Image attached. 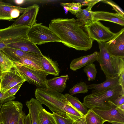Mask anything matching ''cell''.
<instances>
[{"label":"cell","instance_id":"16","mask_svg":"<svg viewBox=\"0 0 124 124\" xmlns=\"http://www.w3.org/2000/svg\"><path fill=\"white\" fill-rule=\"evenodd\" d=\"M91 13L93 21H105L124 26V16L121 14L103 11H92Z\"/></svg>","mask_w":124,"mask_h":124},{"label":"cell","instance_id":"29","mask_svg":"<svg viewBox=\"0 0 124 124\" xmlns=\"http://www.w3.org/2000/svg\"><path fill=\"white\" fill-rule=\"evenodd\" d=\"M53 114L56 124H72L74 121L65 113L57 112Z\"/></svg>","mask_w":124,"mask_h":124},{"label":"cell","instance_id":"33","mask_svg":"<svg viewBox=\"0 0 124 124\" xmlns=\"http://www.w3.org/2000/svg\"><path fill=\"white\" fill-rule=\"evenodd\" d=\"M61 5L63 7L67 6L68 8V11L72 14L76 15L81 10L82 7L81 3L79 2L76 3H61Z\"/></svg>","mask_w":124,"mask_h":124},{"label":"cell","instance_id":"20","mask_svg":"<svg viewBox=\"0 0 124 124\" xmlns=\"http://www.w3.org/2000/svg\"><path fill=\"white\" fill-rule=\"evenodd\" d=\"M6 47L18 49L25 52L42 54L36 45L29 39L11 44L7 45Z\"/></svg>","mask_w":124,"mask_h":124},{"label":"cell","instance_id":"32","mask_svg":"<svg viewBox=\"0 0 124 124\" xmlns=\"http://www.w3.org/2000/svg\"><path fill=\"white\" fill-rule=\"evenodd\" d=\"M84 70L87 75L89 81H93L95 79L97 71L95 64L91 63L85 66Z\"/></svg>","mask_w":124,"mask_h":124},{"label":"cell","instance_id":"22","mask_svg":"<svg viewBox=\"0 0 124 124\" xmlns=\"http://www.w3.org/2000/svg\"><path fill=\"white\" fill-rule=\"evenodd\" d=\"M69 79V76L67 74L55 77L47 80L46 85L47 87L61 93L64 91L66 87L67 81Z\"/></svg>","mask_w":124,"mask_h":124},{"label":"cell","instance_id":"38","mask_svg":"<svg viewBox=\"0 0 124 124\" xmlns=\"http://www.w3.org/2000/svg\"><path fill=\"white\" fill-rule=\"evenodd\" d=\"M114 103L117 107L124 104V95H120L115 100Z\"/></svg>","mask_w":124,"mask_h":124},{"label":"cell","instance_id":"30","mask_svg":"<svg viewBox=\"0 0 124 124\" xmlns=\"http://www.w3.org/2000/svg\"><path fill=\"white\" fill-rule=\"evenodd\" d=\"M14 63L22 65L32 69L43 70L40 64L27 58H21L17 61Z\"/></svg>","mask_w":124,"mask_h":124},{"label":"cell","instance_id":"21","mask_svg":"<svg viewBox=\"0 0 124 124\" xmlns=\"http://www.w3.org/2000/svg\"><path fill=\"white\" fill-rule=\"evenodd\" d=\"M120 84L119 77H117L106 78L105 81L101 83L93 84L87 85L88 89L92 90V93H95L109 89Z\"/></svg>","mask_w":124,"mask_h":124},{"label":"cell","instance_id":"49","mask_svg":"<svg viewBox=\"0 0 124 124\" xmlns=\"http://www.w3.org/2000/svg\"></svg>","mask_w":124,"mask_h":124},{"label":"cell","instance_id":"1","mask_svg":"<svg viewBox=\"0 0 124 124\" xmlns=\"http://www.w3.org/2000/svg\"><path fill=\"white\" fill-rule=\"evenodd\" d=\"M49 27L61 42L69 47L86 51L92 47L93 41L84 27L79 25L77 19L74 18L53 19Z\"/></svg>","mask_w":124,"mask_h":124},{"label":"cell","instance_id":"19","mask_svg":"<svg viewBox=\"0 0 124 124\" xmlns=\"http://www.w3.org/2000/svg\"><path fill=\"white\" fill-rule=\"evenodd\" d=\"M26 104L29 109L31 124H39L38 116L43 109L42 104L36 99L32 98L27 101Z\"/></svg>","mask_w":124,"mask_h":124},{"label":"cell","instance_id":"36","mask_svg":"<svg viewBox=\"0 0 124 124\" xmlns=\"http://www.w3.org/2000/svg\"><path fill=\"white\" fill-rule=\"evenodd\" d=\"M24 82H22L16 85L11 88L7 92L10 94L11 95H14L19 90Z\"/></svg>","mask_w":124,"mask_h":124},{"label":"cell","instance_id":"14","mask_svg":"<svg viewBox=\"0 0 124 124\" xmlns=\"http://www.w3.org/2000/svg\"><path fill=\"white\" fill-rule=\"evenodd\" d=\"M14 62L21 58L29 59L40 64L41 57L43 55L24 52L21 50L6 47L2 50Z\"/></svg>","mask_w":124,"mask_h":124},{"label":"cell","instance_id":"8","mask_svg":"<svg viewBox=\"0 0 124 124\" xmlns=\"http://www.w3.org/2000/svg\"><path fill=\"white\" fill-rule=\"evenodd\" d=\"M84 27L92 40L98 42L108 41L116 34L110 30V28L104 26L99 21H92Z\"/></svg>","mask_w":124,"mask_h":124},{"label":"cell","instance_id":"48","mask_svg":"<svg viewBox=\"0 0 124 124\" xmlns=\"http://www.w3.org/2000/svg\"><path fill=\"white\" fill-rule=\"evenodd\" d=\"M0 124H3L2 122H0Z\"/></svg>","mask_w":124,"mask_h":124},{"label":"cell","instance_id":"35","mask_svg":"<svg viewBox=\"0 0 124 124\" xmlns=\"http://www.w3.org/2000/svg\"><path fill=\"white\" fill-rule=\"evenodd\" d=\"M102 1L111 5L113 7V9L116 11L117 12V13L124 16L123 11L116 4L108 0H103Z\"/></svg>","mask_w":124,"mask_h":124},{"label":"cell","instance_id":"26","mask_svg":"<svg viewBox=\"0 0 124 124\" xmlns=\"http://www.w3.org/2000/svg\"><path fill=\"white\" fill-rule=\"evenodd\" d=\"M38 119L39 124H56L53 114L44 108L39 112Z\"/></svg>","mask_w":124,"mask_h":124},{"label":"cell","instance_id":"41","mask_svg":"<svg viewBox=\"0 0 124 124\" xmlns=\"http://www.w3.org/2000/svg\"><path fill=\"white\" fill-rule=\"evenodd\" d=\"M12 1L16 5L19 7L25 4L28 1L25 0H14Z\"/></svg>","mask_w":124,"mask_h":124},{"label":"cell","instance_id":"24","mask_svg":"<svg viewBox=\"0 0 124 124\" xmlns=\"http://www.w3.org/2000/svg\"><path fill=\"white\" fill-rule=\"evenodd\" d=\"M68 101L84 116L87 113L88 110L87 107L83 103L81 102L76 97H74L70 94H65Z\"/></svg>","mask_w":124,"mask_h":124},{"label":"cell","instance_id":"13","mask_svg":"<svg viewBox=\"0 0 124 124\" xmlns=\"http://www.w3.org/2000/svg\"><path fill=\"white\" fill-rule=\"evenodd\" d=\"M26 8L14 6L11 4L0 0V20L14 21L23 14Z\"/></svg>","mask_w":124,"mask_h":124},{"label":"cell","instance_id":"43","mask_svg":"<svg viewBox=\"0 0 124 124\" xmlns=\"http://www.w3.org/2000/svg\"><path fill=\"white\" fill-rule=\"evenodd\" d=\"M24 124H31V118L30 117H26L25 118Z\"/></svg>","mask_w":124,"mask_h":124},{"label":"cell","instance_id":"4","mask_svg":"<svg viewBox=\"0 0 124 124\" xmlns=\"http://www.w3.org/2000/svg\"><path fill=\"white\" fill-rule=\"evenodd\" d=\"M36 99L42 104L46 106L53 112L65 113L64 106L69 102L65 95L47 87L37 88L35 92Z\"/></svg>","mask_w":124,"mask_h":124},{"label":"cell","instance_id":"15","mask_svg":"<svg viewBox=\"0 0 124 124\" xmlns=\"http://www.w3.org/2000/svg\"><path fill=\"white\" fill-rule=\"evenodd\" d=\"M92 109L100 116L105 122L124 123V111L121 110L116 106H114L110 109L106 110Z\"/></svg>","mask_w":124,"mask_h":124},{"label":"cell","instance_id":"28","mask_svg":"<svg viewBox=\"0 0 124 124\" xmlns=\"http://www.w3.org/2000/svg\"><path fill=\"white\" fill-rule=\"evenodd\" d=\"M63 110L74 121L84 116L69 102L64 106Z\"/></svg>","mask_w":124,"mask_h":124},{"label":"cell","instance_id":"7","mask_svg":"<svg viewBox=\"0 0 124 124\" xmlns=\"http://www.w3.org/2000/svg\"><path fill=\"white\" fill-rule=\"evenodd\" d=\"M23 105L18 101H11L3 104L0 111V122L3 124H17L21 117Z\"/></svg>","mask_w":124,"mask_h":124},{"label":"cell","instance_id":"17","mask_svg":"<svg viewBox=\"0 0 124 124\" xmlns=\"http://www.w3.org/2000/svg\"><path fill=\"white\" fill-rule=\"evenodd\" d=\"M99 52L96 51L92 54L75 59L70 64V69L76 71L97 60L99 56Z\"/></svg>","mask_w":124,"mask_h":124},{"label":"cell","instance_id":"34","mask_svg":"<svg viewBox=\"0 0 124 124\" xmlns=\"http://www.w3.org/2000/svg\"><path fill=\"white\" fill-rule=\"evenodd\" d=\"M15 98L16 97L14 95L10 94L7 92L3 93L0 91V102L4 103L10 101H13Z\"/></svg>","mask_w":124,"mask_h":124},{"label":"cell","instance_id":"6","mask_svg":"<svg viewBox=\"0 0 124 124\" xmlns=\"http://www.w3.org/2000/svg\"><path fill=\"white\" fill-rule=\"evenodd\" d=\"M29 40L35 45L51 42H61L58 36L49 27L41 23H36L31 27L28 33Z\"/></svg>","mask_w":124,"mask_h":124},{"label":"cell","instance_id":"37","mask_svg":"<svg viewBox=\"0 0 124 124\" xmlns=\"http://www.w3.org/2000/svg\"><path fill=\"white\" fill-rule=\"evenodd\" d=\"M103 0H85L82 2V7L85 6H88L90 5L93 4L95 5L97 3L100 1H102Z\"/></svg>","mask_w":124,"mask_h":124},{"label":"cell","instance_id":"40","mask_svg":"<svg viewBox=\"0 0 124 124\" xmlns=\"http://www.w3.org/2000/svg\"><path fill=\"white\" fill-rule=\"evenodd\" d=\"M85 116L74 121L72 124H86Z\"/></svg>","mask_w":124,"mask_h":124},{"label":"cell","instance_id":"45","mask_svg":"<svg viewBox=\"0 0 124 124\" xmlns=\"http://www.w3.org/2000/svg\"><path fill=\"white\" fill-rule=\"evenodd\" d=\"M109 123H111L112 124H124V123H121L116 122H109Z\"/></svg>","mask_w":124,"mask_h":124},{"label":"cell","instance_id":"5","mask_svg":"<svg viewBox=\"0 0 124 124\" xmlns=\"http://www.w3.org/2000/svg\"><path fill=\"white\" fill-rule=\"evenodd\" d=\"M30 27L10 25L0 29V49L3 50L8 45L29 39L27 34Z\"/></svg>","mask_w":124,"mask_h":124},{"label":"cell","instance_id":"18","mask_svg":"<svg viewBox=\"0 0 124 124\" xmlns=\"http://www.w3.org/2000/svg\"><path fill=\"white\" fill-rule=\"evenodd\" d=\"M40 62L43 70L48 75H59L60 71L57 61H54L50 57L43 55L40 58Z\"/></svg>","mask_w":124,"mask_h":124},{"label":"cell","instance_id":"3","mask_svg":"<svg viewBox=\"0 0 124 124\" xmlns=\"http://www.w3.org/2000/svg\"><path fill=\"white\" fill-rule=\"evenodd\" d=\"M105 42H98L100 51L97 61L106 78L119 77L124 70V57L111 55L106 48Z\"/></svg>","mask_w":124,"mask_h":124},{"label":"cell","instance_id":"10","mask_svg":"<svg viewBox=\"0 0 124 124\" xmlns=\"http://www.w3.org/2000/svg\"><path fill=\"white\" fill-rule=\"evenodd\" d=\"M26 81L16 65L8 71L1 72L0 70V91L3 93L18 84Z\"/></svg>","mask_w":124,"mask_h":124},{"label":"cell","instance_id":"31","mask_svg":"<svg viewBox=\"0 0 124 124\" xmlns=\"http://www.w3.org/2000/svg\"><path fill=\"white\" fill-rule=\"evenodd\" d=\"M87 85L84 82H80L75 85L69 91L70 94L73 95L79 93H85L88 91Z\"/></svg>","mask_w":124,"mask_h":124},{"label":"cell","instance_id":"46","mask_svg":"<svg viewBox=\"0 0 124 124\" xmlns=\"http://www.w3.org/2000/svg\"><path fill=\"white\" fill-rule=\"evenodd\" d=\"M63 7L64 9L66 12H67L68 11V7L66 6H64Z\"/></svg>","mask_w":124,"mask_h":124},{"label":"cell","instance_id":"27","mask_svg":"<svg viewBox=\"0 0 124 124\" xmlns=\"http://www.w3.org/2000/svg\"><path fill=\"white\" fill-rule=\"evenodd\" d=\"M86 124H103L105 121L92 109H89L85 116Z\"/></svg>","mask_w":124,"mask_h":124},{"label":"cell","instance_id":"9","mask_svg":"<svg viewBox=\"0 0 124 124\" xmlns=\"http://www.w3.org/2000/svg\"><path fill=\"white\" fill-rule=\"evenodd\" d=\"M15 64L26 81L35 85L37 88L47 87L46 81L48 75L44 70L32 69L22 65Z\"/></svg>","mask_w":124,"mask_h":124},{"label":"cell","instance_id":"11","mask_svg":"<svg viewBox=\"0 0 124 124\" xmlns=\"http://www.w3.org/2000/svg\"><path fill=\"white\" fill-rule=\"evenodd\" d=\"M106 48L111 55L124 57V29L123 28L108 41L105 42Z\"/></svg>","mask_w":124,"mask_h":124},{"label":"cell","instance_id":"47","mask_svg":"<svg viewBox=\"0 0 124 124\" xmlns=\"http://www.w3.org/2000/svg\"><path fill=\"white\" fill-rule=\"evenodd\" d=\"M4 104L3 103L1 102H0V109L1 108V107L2 105Z\"/></svg>","mask_w":124,"mask_h":124},{"label":"cell","instance_id":"12","mask_svg":"<svg viewBox=\"0 0 124 124\" xmlns=\"http://www.w3.org/2000/svg\"><path fill=\"white\" fill-rule=\"evenodd\" d=\"M39 9V6L36 4L26 8L25 12L11 25L32 26L36 23V18Z\"/></svg>","mask_w":124,"mask_h":124},{"label":"cell","instance_id":"39","mask_svg":"<svg viewBox=\"0 0 124 124\" xmlns=\"http://www.w3.org/2000/svg\"><path fill=\"white\" fill-rule=\"evenodd\" d=\"M119 80L122 89V91L124 92V70H123L119 77Z\"/></svg>","mask_w":124,"mask_h":124},{"label":"cell","instance_id":"25","mask_svg":"<svg viewBox=\"0 0 124 124\" xmlns=\"http://www.w3.org/2000/svg\"><path fill=\"white\" fill-rule=\"evenodd\" d=\"M16 64L1 50L0 49V70L2 72L9 71Z\"/></svg>","mask_w":124,"mask_h":124},{"label":"cell","instance_id":"44","mask_svg":"<svg viewBox=\"0 0 124 124\" xmlns=\"http://www.w3.org/2000/svg\"><path fill=\"white\" fill-rule=\"evenodd\" d=\"M117 107L121 110L124 111V104L119 105Z\"/></svg>","mask_w":124,"mask_h":124},{"label":"cell","instance_id":"42","mask_svg":"<svg viewBox=\"0 0 124 124\" xmlns=\"http://www.w3.org/2000/svg\"><path fill=\"white\" fill-rule=\"evenodd\" d=\"M26 115L23 112V115L17 124H24V119Z\"/></svg>","mask_w":124,"mask_h":124},{"label":"cell","instance_id":"2","mask_svg":"<svg viewBox=\"0 0 124 124\" xmlns=\"http://www.w3.org/2000/svg\"><path fill=\"white\" fill-rule=\"evenodd\" d=\"M120 95H124V92L120 84L104 91L92 93L84 97L83 103L90 109L108 110L116 106L114 102Z\"/></svg>","mask_w":124,"mask_h":124},{"label":"cell","instance_id":"23","mask_svg":"<svg viewBox=\"0 0 124 124\" xmlns=\"http://www.w3.org/2000/svg\"><path fill=\"white\" fill-rule=\"evenodd\" d=\"M94 5H90L85 9H82L76 15V19L79 25L84 27L93 21L91 13L92 8Z\"/></svg>","mask_w":124,"mask_h":124}]
</instances>
